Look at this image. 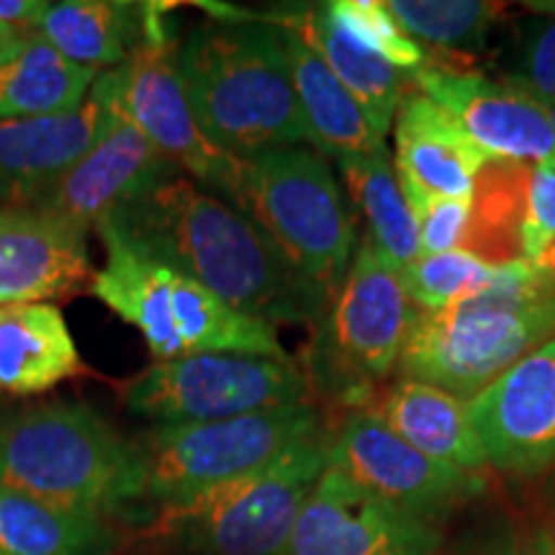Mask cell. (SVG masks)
Listing matches in <instances>:
<instances>
[{
  "mask_svg": "<svg viewBox=\"0 0 555 555\" xmlns=\"http://www.w3.org/2000/svg\"><path fill=\"white\" fill-rule=\"evenodd\" d=\"M99 227L273 327H317L327 314V298L296 275L253 219L178 168L157 172Z\"/></svg>",
  "mask_w": 555,
  "mask_h": 555,
  "instance_id": "obj_1",
  "label": "cell"
},
{
  "mask_svg": "<svg viewBox=\"0 0 555 555\" xmlns=\"http://www.w3.org/2000/svg\"><path fill=\"white\" fill-rule=\"evenodd\" d=\"M178 73L198 127L224 155L309 144L281 31L262 16L198 24L178 47Z\"/></svg>",
  "mask_w": 555,
  "mask_h": 555,
  "instance_id": "obj_2",
  "label": "cell"
},
{
  "mask_svg": "<svg viewBox=\"0 0 555 555\" xmlns=\"http://www.w3.org/2000/svg\"><path fill=\"white\" fill-rule=\"evenodd\" d=\"M555 337V281L527 260L499 266L489 286L442 311H416L401 378L474 401L506 367Z\"/></svg>",
  "mask_w": 555,
  "mask_h": 555,
  "instance_id": "obj_3",
  "label": "cell"
},
{
  "mask_svg": "<svg viewBox=\"0 0 555 555\" xmlns=\"http://www.w3.org/2000/svg\"><path fill=\"white\" fill-rule=\"evenodd\" d=\"M0 486L106 519L139 502L134 442L86 404L0 416Z\"/></svg>",
  "mask_w": 555,
  "mask_h": 555,
  "instance_id": "obj_4",
  "label": "cell"
},
{
  "mask_svg": "<svg viewBox=\"0 0 555 555\" xmlns=\"http://www.w3.org/2000/svg\"><path fill=\"white\" fill-rule=\"evenodd\" d=\"M95 232L106 247V262L93 273L90 296L142 335L155 363L191 356L291 360L273 324L227 307L211 291L129 247L111 229Z\"/></svg>",
  "mask_w": 555,
  "mask_h": 555,
  "instance_id": "obj_5",
  "label": "cell"
},
{
  "mask_svg": "<svg viewBox=\"0 0 555 555\" xmlns=\"http://www.w3.org/2000/svg\"><path fill=\"white\" fill-rule=\"evenodd\" d=\"M330 446L332 435L319 427L232 481L159 506L139 540L196 555H283L304 504L330 468Z\"/></svg>",
  "mask_w": 555,
  "mask_h": 555,
  "instance_id": "obj_6",
  "label": "cell"
},
{
  "mask_svg": "<svg viewBox=\"0 0 555 555\" xmlns=\"http://www.w3.org/2000/svg\"><path fill=\"white\" fill-rule=\"evenodd\" d=\"M229 204L258 224L301 281L327 301L356 258V224L327 157L309 144L242 159Z\"/></svg>",
  "mask_w": 555,
  "mask_h": 555,
  "instance_id": "obj_7",
  "label": "cell"
},
{
  "mask_svg": "<svg viewBox=\"0 0 555 555\" xmlns=\"http://www.w3.org/2000/svg\"><path fill=\"white\" fill-rule=\"evenodd\" d=\"M414 319L401 268L371 240L360 242L343 286L317 324L309 384L339 399L367 397L399 365Z\"/></svg>",
  "mask_w": 555,
  "mask_h": 555,
  "instance_id": "obj_8",
  "label": "cell"
},
{
  "mask_svg": "<svg viewBox=\"0 0 555 555\" xmlns=\"http://www.w3.org/2000/svg\"><path fill=\"white\" fill-rule=\"evenodd\" d=\"M319 427L322 416L309 401L221 422L152 427L131 440L139 463V502L159 509L204 494L273 461Z\"/></svg>",
  "mask_w": 555,
  "mask_h": 555,
  "instance_id": "obj_9",
  "label": "cell"
},
{
  "mask_svg": "<svg viewBox=\"0 0 555 555\" xmlns=\"http://www.w3.org/2000/svg\"><path fill=\"white\" fill-rule=\"evenodd\" d=\"M309 386L294 360L191 356L147 365L124 380L119 397L131 414L155 427H176L304 404Z\"/></svg>",
  "mask_w": 555,
  "mask_h": 555,
  "instance_id": "obj_10",
  "label": "cell"
},
{
  "mask_svg": "<svg viewBox=\"0 0 555 555\" xmlns=\"http://www.w3.org/2000/svg\"><path fill=\"white\" fill-rule=\"evenodd\" d=\"M93 90L172 168L224 201L232 198L242 159L214 147L198 127L180 82L178 44L170 31L144 41L124 65L99 73Z\"/></svg>",
  "mask_w": 555,
  "mask_h": 555,
  "instance_id": "obj_11",
  "label": "cell"
},
{
  "mask_svg": "<svg viewBox=\"0 0 555 555\" xmlns=\"http://www.w3.org/2000/svg\"><path fill=\"white\" fill-rule=\"evenodd\" d=\"M330 466L367 494L427 522L483 489L481 476L420 453L367 406L332 435Z\"/></svg>",
  "mask_w": 555,
  "mask_h": 555,
  "instance_id": "obj_12",
  "label": "cell"
},
{
  "mask_svg": "<svg viewBox=\"0 0 555 555\" xmlns=\"http://www.w3.org/2000/svg\"><path fill=\"white\" fill-rule=\"evenodd\" d=\"M440 535L384 499L367 494L335 468L311 491L283 555H437Z\"/></svg>",
  "mask_w": 555,
  "mask_h": 555,
  "instance_id": "obj_13",
  "label": "cell"
},
{
  "mask_svg": "<svg viewBox=\"0 0 555 555\" xmlns=\"http://www.w3.org/2000/svg\"><path fill=\"white\" fill-rule=\"evenodd\" d=\"M412 80L491 159L535 165L555 157V137L543 103L517 82H496L481 73L433 62L412 73Z\"/></svg>",
  "mask_w": 555,
  "mask_h": 555,
  "instance_id": "obj_14",
  "label": "cell"
},
{
  "mask_svg": "<svg viewBox=\"0 0 555 555\" xmlns=\"http://www.w3.org/2000/svg\"><path fill=\"white\" fill-rule=\"evenodd\" d=\"M486 461L535 474L555 466V337L506 367L470 401Z\"/></svg>",
  "mask_w": 555,
  "mask_h": 555,
  "instance_id": "obj_15",
  "label": "cell"
},
{
  "mask_svg": "<svg viewBox=\"0 0 555 555\" xmlns=\"http://www.w3.org/2000/svg\"><path fill=\"white\" fill-rule=\"evenodd\" d=\"M90 88L82 106L39 119L0 121V208H31L111 127Z\"/></svg>",
  "mask_w": 555,
  "mask_h": 555,
  "instance_id": "obj_16",
  "label": "cell"
},
{
  "mask_svg": "<svg viewBox=\"0 0 555 555\" xmlns=\"http://www.w3.org/2000/svg\"><path fill=\"white\" fill-rule=\"evenodd\" d=\"M88 232L34 208H0V307L50 304L88 288Z\"/></svg>",
  "mask_w": 555,
  "mask_h": 555,
  "instance_id": "obj_17",
  "label": "cell"
},
{
  "mask_svg": "<svg viewBox=\"0 0 555 555\" xmlns=\"http://www.w3.org/2000/svg\"><path fill=\"white\" fill-rule=\"evenodd\" d=\"M172 165L114 116L111 127L31 208L90 232L131 193Z\"/></svg>",
  "mask_w": 555,
  "mask_h": 555,
  "instance_id": "obj_18",
  "label": "cell"
},
{
  "mask_svg": "<svg viewBox=\"0 0 555 555\" xmlns=\"http://www.w3.org/2000/svg\"><path fill=\"white\" fill-rule=\"evenodd\" d=\"M489 159L448 111L416 88L406 90L393 119V170L401 191L470 201Z\"/></svg>",
  "mask_w": 555,
  "mask_h": 555,
  "instance_id": "obj_19",
  "label": "cell"
},
{
  "mask_svg": "<svg viewBox=\"0 0 555 555\" xmlns=\"http://www.w3.org/2000/svg\"><path fill=\"white\" fill-rule=\"evenodd\" d=\"M163 16L159 3L62 0L50 5L34 34L75 65L103 73L124 65L144 41L168 31Z\"/></svg>",
  "mask_w": 555,
  "mask_h": 555,
  "instance_id": "obj_20",
  "label": "cell"
},
{
  "mask_svg": "<svg viewBox=\"0 0 555 555\" xmlns=\"http://www.w3.org/2000/svg\"><path fill=\"white\" fill-rule=\"evenodd\" d=\"M266 18V16H262ZM286 47L291 78H294L298 108L309 134V147L319 155L337 159L388 155L386 139L371 127L363 108L347 93L337 75L319 57L301 34L273 24Z\"/></svg>",
  "mask_w": 555,
  "mask_h": 555,
  "instance_id": "obj_21",
  "label": "cell"
},
{
  "mask_svg": "<svg viewBox=\"0 0 555 555\" xmlns=\"http://www.w3.org/2000/svg\"><path fill=\"white\" fill-rule=\"evenodd\" d=\"M82 373L86 363L54 304L0 307V393L37 397Z\"/></svg>",
  "mask_w": 555,
  "mask_h": 555,
  "instance_id": "obj_22",
  "label": "cell"
},
{
  "mask_svg": "<svg viewBox=\"0 0 555 555\" xmlns=\"http://www.w3.org/2000/svg\"><path fill=\"white\" fill-rule=\"evenodd\" d=\"M367 409L376 412L401 440L446 466L478 474L489 463L470 420V401L442 388L401 378Z\"/></svg>",
  "mask_w": 555,
  "mask_h": 555,
  "instance_id": "obj_23",
  "label": "cell"
},
{
  "mask_svg": "<svg viewBox=\"0 0 555 555\" xmlns=\"http://www.w3.org/2000/svg\"><path fill=\"white\" fill-rule=\"evenodd\" d=\"M266 21L301 34L319 57L327 62L347 93L358 101L371 127L386 139L406 93L404 75L397 67L388 65L376 52L365 50L343 26H337V21L330 16L327 3L294 13H275L266 16Z\"/></svg>",
  "mask_w": 555,
  "mask_h": 555,
  "instance_id": "obj_24",
  "label": "cell"
},
{
  "mask_svg": "<svg viewBox=\"0 0 555 555\" xmlns=\"http://www.w3.org/2000/svg\"><path fill=\"white\" fill-rule=\"evenodd\" d=\"M99 73L80 67L26 31L0 57V121L65 114L86 103Z\"/></svg>",
  "mask_w": 555,
  "mask_h": 555,
  "instance_id": "obj_25",
  "label": "cell"
},
{
  "mask_svg": "<svg viewBox=\"0 0 555 555\" xmlns=\"http://www.w3.org/2000/svg\"><path fill=\"white\" fill-rule=\"evenodd\" d=\"M103 517L78 515L0 486V555H119Z\"/></svg>",
  "mask_w": 555,
  "mask_h": 555,
  "instance_id": "obj_26",
  "label": "cell"
},
{
  "mask_svg": "<svg viewBox=\"0 0 555 555\" xmlns=\"http://www.w3.org/2000/svg\"><path fill=\"white\" fill-rule=\"evenodd\" d=\"M530 170L532 165L509 159H489L483 165L470 196L468 229L461 249L489 266L525 260L519 229L525 219Z\"/></svg>",
  "mask_w": 555,
  "mask_h": 555,
  "instance_id": "obj_27",
  "label": "cell"
},
{
  "mask_svg": "<svg viewBox=\"0 0 555 555\" xmlns=\"http://www.w3.org/2000/svg\"><path fill=\"white\" fill-rule=\"evenodd\" d=\"M337 168L352 204L363 214L367 240L399 268L420 258V227L388 155L343 157Z\"/></svg>",
  "mask_w": 555,
  "mask_h": 555,
  "instance_id": "obj_28",
  "label": "cell"
},
{
  "mask_svg": "<svg viewBox=\"0 0 555 555\" xmlns=\"http://www.w3.org/2000/svg\"><path fill=\"white\" fill-rule=\"evenodd\" d=\"M386 5L414 41L442 50H476L504 16V5L489 0H386Z\"/></svg>",
  "mask_w": 555,
  "mask_h": 555,
  "instance_id": "obj_29",
  "label": "cell"
},
{
  "mask_svg": "<svg viewBox=\"0 0 555 555\" xmlns=\"http://www.w3.org/2000/svg\"><path fill=\"white\" fill-rule=\"evenodd\" d=\"M496 268L466 249L422 255L401 268V286L416 311H442L489 286Z\"/></svg>",
  "mask_w": 555,
  "mask_h": 555,
  "instance_id": "obj_30",
  "label": "cell"
},
{
  "mask_svg": "<svg viewBox=\"0 0 555 555\" xmlns=\"http://www.w3.org/2000/svg\"><path fill=\"white\" fill-rule=\"evenodd\" d=\"M330 16L365 50L376 52L399 73H416L429 57L425 44L414 41L388 11L386 0H335L327 3Z\"/></svg>",
  "mask_w": 555,
  "mask_h": 555,
  "instance_id": "obj_31",
  "label": "cell"
},
{
  "mask_svg": "<svg viewBox=\"0 0 555 555\" xmlns=\"http://www.w3.org/2000/svg\"><path fill=\"white\" fill-rule=\"evenodd\" d=\"M412 206L416 227H420V258L461 249L466 237L470 201L440 198L422 191H401Z\"/></svg>",
  "mask_w": 555,
  "mask_h": 555,
  "instance_id": "obj_32",
  "label": "cell"
},
{
  "mask_svg": "<svg viewBox=\"0 0 555 555\" xmlns=\"http://www.w3.org/2000/svg\"><path fill=\"white\" fill-rule=\"evenodd\" d=\"M519 240L527 262H535L555 242V157L532 165Z\"/></svg>",
  "mask_w": 555,
  "mask_h": 555,
  "instance_id": "obj_33",
  "label": "cell"
},
{
  "mask_svg": "<svg viewBox=\"0 0 555 555\" xmlns=\"http://www.w3.org/2000/svg\"><path fill=\"white\" fill-rule=\"evenodd\" d=\"M517 86L532 99L555 101V16L543 21L527 37Z\"/></svg>",
  "mask_w": 555,
  "mask_h": 555,
  "instance_id": "obj_34",
  "label": "cell"
},
{
  "mask_svg": "<svg viewBox=\"0 0 555 555\" xmlns=\"http://www.w3.org/2000/svg\"><path fill=\"white\" fill-rule=\"evenodd\" d=\"M50 5L47 0H0V24L18 31H34Z\"/></svg>",
  "mask_w": 555,
  "mask_h": 555,
  "instance_id": "obj_35",
  "label": "cell"
},
{
  "mask_svg": "<svg viewBox=\"0 0 555 555\" xmlns=\"http://www.w3.org/2000/svg\"><path fill=\"white\" fill-rule=\"evenodd\" d=\"M26 31H18V29H11V26H3L0 24V57H3L5 52L11 50L13 44H16V41L24 37Z\"/></svg>",
  "mask_w": 555,
  "mask_h": 555,
  "instance_id": "obj_36",
  "label": "cell"
},
{
  "mask_svg": "<svg viewBox=\"0 0 555 555\" xmlns=\"http://www.w3.org/2000/svg\"><path fill=\"white\" fill-rule=\"evenodd\" d=\"M532 266L540 268V270H543V273H547V275H551L553 281H555V242H553L551 247L545 249L543 255H540V258H538L535 262H532Z\"/></svg>",
  "mask_w": 555,
  "mask_h": 555,
  "instance_id": "obj_37",
  "label": "cell"
},
{
  "mask_svg": "<svg viewBox=\"0 0 555 555\" xmlns=\"http://www.w3.org/2000/svg\"><path fill=\"white\" fill-rule=\"evenodd\" d=\"M540 103H543L547 121H551V129H553V137H555V101H540Z\"/></svg>",
  "mask_w": 555,
  "mask_h": 555,
  "instance_id": "obj_38",
  "label": "cell"
}]
</instances>
